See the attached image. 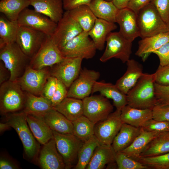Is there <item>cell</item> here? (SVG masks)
Instances as JSON below:
<instances>
[{"label":"cell","instance_id":"cell-2","mask_svg":"<svg viewBox=\"0 0 169 169\" xmlns=\"http://www.w3.org/2000/svg\"><path fill=\"white\" fill-rule=\"evenodd\" d=\"M155 73H143L126 95L127 105L134 108L152 109L157 104Z\"/></svg>","mask_w":169,"mask_h":169},{"label":"cell","instance_id":"cell-16","mask_svg":"<svg viewBox=\"0 0 169 169\" xmlns=\"http://www.w3.org/2000/svg\"><path fill=\"white\" fill-rule=\"evenodd\" d=\"M100 76L99 72L86 68L81 69L78 77L69 88L67 97L82 100L89 96Z\"/></svg>","mask_w":169,"mask_h":169},{"label":"cell","instance_id":"cell-18","mask_svg":"<svg viewBox=\"0 0 169 169\" xmlns=\"http://www.w3.org/2000/svg\"><path fill=\"white\" fill-rule=\"evenodd\" d=\"M37 162L42 169H66L65 164L57 149L54 137L43 145Z\"/></svg>","mask_w":169,"mask_h":169},{"label":"cell","instance_id":"cell-54","mask_svg":"<svg viewBox=\"0 0 169 169\" xmlns=\"http://www.w3.org/2000/svg\"><path fill=\"white\" fill-rule=\"evenodd\" d=\"M131 0H112V2L118 9L120 10L127 7Z\"/></svg>","mask_w":169,"mask_h":169},{"label":"cell","instance_id":"cell-34","mask_svg":"<svg viewBox=\"0 0 169 169\" xmlns=\"http://www.w3.org/2000/svg\"><path fill=\"white\" fill-rule=\"evenodd\" d=\"M26 98L22 111L27 114L34 115L44 113L54 107L50 102L44 97L25 92Z\"/></svg>","mask_w":169,"mask_h":169},{"label":"cell","instance_id":"cell-31","mask_svg":"<svg viewBox=\"0 0 169 169\" xmlns=\"http://www.w3.org/2000/svg\"><path fill=\"white\" fill-rule=\"evenodd\" d=\"M160 133L156 131H146L141 129L140 133L131 144L121 152L136 160L147 145Z\"/></svg>","mask_w":169,"mask_h":169},{"label":"cell","instance_id":"cell-7","mask_svg":"<svg viewBox=\"0 0 169 169\" xmlns=\"http://www.w3.org/2000/svg\"><path fill=\"white\" fill-rule=\"evenodd\" d=\"M105 50L100 58L102 62H105L112 58L126 63L132 53V42L125 38L120 32H111L108 35Z\"/></svg>","mask_w":169,"mask_h":169},{"label":"cell","instance_id":"cell-21","mask_svg":"<svg viewBox=\"0 0 169 169\" xmlns=\"http://www.w3.org/2000/svg\"><path fill=\"white\" fill-rule=\"evenodd\" d=\"M34 115L42 119L53 131L64 134H73L72 121L54 108L42 114Z\"/></svg>","mask_w":169,"mask_h":169},{"label":"cell","instance_id":"cell-58","mask_svg":"<svg viewBox=\"0 0 169 169\" xmlns=\"http://www.w3.org/2000/svg\"></svg>","mask_w":169,"mask_h":169},{"label":"cell","instance_id":"cell-41","mask_svg":"<svg viewBox=\"0 0 169 169\" xmlns=\"http://www.w3.org/2000/svg\"><path fill=\"white\" fill-rule=\"evenodd\" d=\"M115 161L118 169H149L141 163L127 156L121 151L116 152Z\"/></svg>","mask_w":169,"mask_h":169},{"label":"cell","instance_id":"cell-33","mask_svg":"<svg viewBox=\"0 0 169 169\" xmlns=\"http://www.w3.org/2000/svg\"><path fill=\"white\" fill-rule=\"evenodd\" d=\"M88 6L97 18L115 23L118 9L112 1L105 0H92Z\"/></svg>","mask_w":169,"mask_h":169},{"label":"cell","instance_id":"cell-37","mask_svg":"<svg viewBox=\"0 0 169 169\" xmlns=\"http://www.w3.org/2000/svg\"><path fill=\"white\" fill-rule=\"evenodd\" d=\"M19 25L18 21H11L4 15L0 17V47L16 41Z\"/></svg>","mask_w":169,"mask_h":169},{"label":"cell","instance_id":"cell-38","mask_svg":"<svg viewBox=\"0 0 169 169\" xmlns=\"http://www.w3.org/2000/svg\"><path fill=\"white\" fill-rule=\"evenodd\" d=\"M100 145L98 140L95 135L84 142L79 151L77 164L73 168L86 169L95 149Z\"/></svg>","mask_w":169,"mask_h":169},{"label":"cell","instance_id":"cell-53","mask_svg":"<svg viewBox=\"0 0 169 169\" xmlns=\"http://www.w3.org/2000/svg\"><path fill=\"white\" fill-rule=\"evenodd\" d=\"M10 73L6 67L3 62H0V84L9 80Z\"/></svg>","mask_w":169,"mask_h":169},{"label":"cell","instance_id":"cell-48","mask_svg":"<svg viewBox=\"0 0 169 169\" xmlns=\"http://www.w3.org/2000/svg\"><path fill=\"white\" fill-rule=\"evenodd\" d=\"M155 75V82L161 85H169V64L159 66Z\"/></svg>","mask_w":169,"mask_h":169},{"label":"cell","instance_id":"cell-12","mask_svg":"<svg viewBox=\"0 0 169 169\" xmlns=\"http://www.w3.org/2000/svg\"><path fill=\"white\" fill-rule=\"evenodd\" d=\"M50 76V67L35 69L29 66L17 81L24 91L40 96L48 78Z\"/></svg>","mask_w":169,"mask_h":169},{"label":"cell","instance_id":"cell-14","mask_svg":"<svg viewBox=\"0 0 169 169\" xmlns=\"http://www.w3.org/2000/svg\"><path fill=\"white\" fill-rule=\"evenodd\" d=\"M83 59L80 58H65L50 67V75L69 88L79 76Z\"/></svg>","mask_w":169,"mask_h":169},{"label":"cell","instance_id":"cell-47","mask_svg":"<svg viewBox=\"0 0 169 169\" xmlns=\"http://www.w3.org/2000/svg\"><path fill=\"white\" fill-rule=\"evenodd\" d=\"M58 80L55 77L50 76L44 86L41 96L50 102L56 90Z\"/></svg>","mask_w":169,"mask_h":169},{"label":"cell","instance_id":"cell-51","mask_svg":"<svg viewBox=\"0 0 169 169\" xmlns=\"http://www.w3.org/2000/svg\"><path fill=\"white\" fill-rule=\"evenodd\" d=\"M150 2V0H131L127 6L137 14L139 11Z\"/></svg>","mask_w":169,"mask_h":169},{"label":"cell","instance_id":"cell-50","mask_svg":"<svg viewBox=\"0 0 169 169\" xmlns=\"http://www.w3.org/2000/svg\"><path fill=\"white\" fill-rule=\"evenodd\" d=\"M92 0H63L64 9L69 11L83 5H89Z\"/></svg>","mask_w":169,"mask_h":169},{"label":"cell","instance_id":"cell-23","mask_svg":"<svg viewBox=\"0 0 169 169\" xmlns=\"http://www.w3.org/2000/svg\"><path fill=\"white\" fill-rule=\"evenodd\" d=\"M99 92L107 99L113 100L116 109L121 110L127 105L126 95L122 93L115 84L103 81H96L93 87L92 93Z\"/></svg>","mask_w":169,"mask_h":169},{"label":"cell","instance_id":"cell-40","mask_svg":"<svg viewBox=\"0 0 169 169\" xmlns=\"http://www.w3.org/2000/svg\"><path fill=\"white\" fill-rule=\"evenodd\" d=\"M136 161L149 169H169V152L157 156L140 157Z\"/></svg>","mask_w":169,"mask_h":169},{"label":"cell","instance_id":"cell-49","mask_svg":"<svg viewBox=\"0 0 169 169\" xmlns=\"http://www.w3.org/2000/svg\"><path fill=\"white\" fill-rule=\"evenodd\" d=\"M153 53L156 54L159 60V66L169 64V42L166 43Z\"/></svg>","mask_w":169,"mask_h":169},{"label":"cell","instance_id":"cell-17","mask_svg":"<svg viewBox=\"0 0 169 169\" xmlns=\"http://www.w3.org/2000/svg\"><path fill=\"white\" fill-rule=\"evenodd\" d=\"M83 31L79 24L70 17L68 11H66L57 23L51 38L60 50L67 42Z\"/></svg>","mask_w":169,"mask_h":169},{"label":"cell","instance_id":"cell-45","mask_svg":"<svg viewBox=\"0 0 169 169\" xmlns=\"http://www.w3.org/2000/svg\"><path fill=\"white\" fill-rule=\"evenodd\" d=\"M67 88L62 82L58 80L56 90L50 100L53 107L58 105L67 97L68 90Z\"/></svg>","mask_w":169,"mask_h":169},{"label":"cell","instance_id":"cell-55","mask_svg":"<svg viewBox=\"0 0 169 169\" xmlns=\"http://www.w3.org/2000/svg\"><path fill=\"white\" fill-rule=\"evenodd\" d=\"M11 127L6 122L0 123V132L1 133L8 130Z\"/></svg>","mask_w":169,"mask_h":169},{"label":"cell","instance_id":"cell-36","mask_svg":"<svg viewBox=\"0 0 169 169\" xmlns=\"http://www.w3.org/2000/svg\"><path fill=\"white\" fill-rule=\"evenodd\" d=\"M29 5V0H1L0 12L9 20L17 21L21 12Z\"/></svg>","mask_w":169,"mask_h":169},{"label":"cell","instance_id":"cell-15","mask_svg":"<svg viewBox=\"0 0 169 169\" xmlns=\"http://www.w3.org/2000/svg\"><path fill=\"white\" fill-rule=\"evenodd\" d=\"M17 21L19 26L30 27L50 36L54 33L57 26V23L47 16L28 8L21 12Z\"/></svg>","mask_w":169,"mask_h":169},{"label":"cell","instance_id":"cell-52","mask_svg":"<svg viewBox=\"0 0 169 169\" xmlns=\"http://www.w3.org/2000/svg\"><path fill=\"white\" fill-rule=\"evenodd\" d=\"M19 168L18 165L11 159L7 156H1L0 159V169H17Z\"/></svg>","mask_w":169,"mask_h":169},{"label":"cell","instance_id":"cell-29","mask_svg":"<svg viewBox=\"0 0 169 169\" xmlns=\"http://www.w3.org/2000/svg\"><path fill=\"white\" fill-rule=\"evenodd\" d=\"M116 152L111 146L100 145L95 149L86 169H103L115 161Z\"/></svg>","mask_w":169,"mask_h":169},{"label":"cell","instance_id":"cell-11","mask_svg":"<svg viewBox=\"0 0 169 169\" xmlns=\"http://www.w3.org/2000/svg\"><path fill=\"white\" fill-rule=\"evenodd\" d=\"M48 36L30 27L19 26L15 42L24 54L31 59Z\"/></svg>","mask_w":169,"mask_h":169},{"label":"cell","instance_id":"cell-8","mask_svg":"<svg viewBox=\"0 0 169 169\" xmlns=\"http://www.w3.org/2000/svg\"><path fill=\"white\" fill-rule=\"evenodd\" d=\"M97 49L88 32L83 31L67 42L60 50L64 58L88 59L95 56Z\"/></svg>","mask_w":169,"mask_h":169},{"label":"cell","instance_id":"cell-46","mask_svg":"<svg viewBox=\"0 0 169 169\" xmlns=\"http://www.w3.org/2000/svg\"><path fill=\"white\" fill-rule=\"evenodd\" d=\"M154 89L157 104H169V85H161L155 82Z\"/></svg>","mask_w":169,"mask_h":169},{"label":"cell","instance_id":"cell-43","mask_svg":"<svg viewBox=\"0 0 169 169\" xmlns=\"http://www.w3.org/2000/svg\"><path fill=\"white\" fill-rule=\"evenodd\" d=\"M152 118L169 122V104H156L152 109Z\"/></svg>","mask_w":169,"mask_h":169},{"label":"cell","instance_id":"cell-19","mask_svg":"<svg viewBox=\"0 0 169 169\" xmlns=\"http://www.w3.org/2000/svg\"><path fill=\"white\" fill-rule=\"evenodd\" d=\"M115 23L120 27L119 32L126 39L132 42L141 37L137 24V14L131 9L126 8L119 10Z\"/></svg>","mask_w":169,"mask_h":169},{"label":"cell","instance_id":"cell-27","mask_svg":"<svg viewBox=\"0 0 169 169\" xmlns=\"http://www.w3.org/2000/svg\"><path fill=\"white\" fill-rule=\"evenodd\" d=\"M120 117L123 123L141 127L146 121L152 118V109H137L127 105L121 110Z\"/></svg>","mask_w":169,"mask_h":169},{"label":"cell","instance_id":"cell-26","mask_svg":"<svg viewBox=\"0 0 169 169\" xmlns=\"http://www.w3.org/2000/svg\"><path fill=\"white\" fill-rule=\"evenodd\" d=\"M141 131V127H136L123 123L113 141L111 146L116 152L122 151L131 144Z\"/></svg>","mask_w":169,"mask_h":169},{"label":"cell","instance_id":"cell-3","mask_svg":"<svg viewBox=\"0 0 169 169\" xmlns=\"http://www.w3.org/2000/svg\"><path fill=\"white\" fill-rule=\"evenodd\" d=\"M0 59L10 72L9 80L15 81L24 74L29 66L31 59L15 42L0 47Z\"/></svg>","mask_w":169,"mask_h":169},{"label":"cell","instance_id":"cell-9","mask_svg":"<svg viewBox=\"0 0 169 169\" xmlns=\"http://www.w3.org/2000/svg\"><path fill=\"white\" fill-rule=\"evenodd\" d=\"M121 110L116 109L105 119L95 124L94 135L100 145H111L123 124L121 119Z\"/></svg>","mask_w":169,"mask_h":169},{"label":"cell","instance_id":"cell-44","mask_svg":"<svg viewBox=\"0 0 169 169\" xmlns=\"http://www.w3.org/2000/svg\"><path fill=\"white\" fill-rule=\"evenodd\" d=\"M155 7L161 18L169 25V0H150Z\"/></svg>","mask_w":169,"mask_h":169},{"label":"cell","instance_id":"cell-24","mask_svg":"<svg viewBox=\"0 0 169 169\" xmlns=\"http://www.w3.org/2000/svg\"><path fill=\"white\" fill-rule=\"evenodd\" d=\"M30 5L36 11L57 23L64 12L63 0H29Z\"/></svg>","mask_w":169,"mask_h":169},{"label":"cell","instance_id":"cell-1","mask_svg":"<svg viewBox=\"0 0 169 169\" xmlns=\"http://www.w3.org/2000/svg\"><path fill=\"white\" fill-rule=\"evenodd\" d=\"M26 114L22 111L7 114L5 122L17 133L22 143L24 155L27 159L37 162L40 150L39 143L37 141L28 125Z\"/></svg>","mask_w":169,"mask_h":169},{"label":"cell","instance_id":"cell-39","mask_svg":"<svg viewBox=\"0 0 169 169\" xmlns=\"http://www.w3.org/2000/svg\"><path fill=\"white\" fill-rule=\"evenodd\" d=\"M72 122L73 134L83 142L87 141L94 135L95 124L84 115Z\"/></svg>","mask_w":169,"mask_h":169},{"label":"cell","instance_id":"cell-42","mask_svg":"<svg viewBox=\"0 0 169 169\" xmlns=\"http://www.w3.org/2000/svg\"><path fill=\"white\" fill-rule=\"evenodd\" d=\"M141 127L146 131L160 133L169 131V122L158 121L152 118L146 121Z\"/></svg>","mask_w":169,"mask_h":169},{"label":"cell","instance_id":"cell-56","mask_svg":"<svg viewBox=\"0 0 169 169\" xmlns=\"http://www.w3.org/2000/svg\"><path fill=\"white\" fill-rule=\"evenodd\" d=\"M106 1H108V2H111L112 1V0H105Z\"/></svg>","mask_w":169,"mask_h":169},{"label":"cell","instance_id":"cell-28","mask_svg":"<svg viewBox=\"0 0 169 169\" xmlns=\"http://www.w3.org/2000/svg\"><path fill=\"white\" fill-rule=\"evenodd\" d=\"M26 118L32 132L40 144L44 145L53 137V131L42 119L27 114Z\"/></svg>","mask_w":169,"mask_h":169},{"label":"cell","instance_id":"cell-13","mask_svg":"<svg viewBox=\"0 0 169 169\" xmlns=\"http://www.w3.org/2000/svg\"><path fill=\"white\" fill-rule=\"evenodd\" d=\"M82 100L83 115L95 124L105 119L113 111V105L100 94L88 96Z\"/></svg>","mask_w":169,"mask_h":169},{"label":"cell","instance_id":"cell-20","mask_svg":"<svg viewBox=\"0 0 169 169\" xmlns=\"http://www.w3.org/2000/svg\"><path fill=\"white\" fill-rule=\"evenodd\" d=\"M126 64L125 73L115 84L125 95L135 85L144 73L142 65L135 60L130 59Z\"/></svg>","mask_w":169,"mask_h":169},{"label":"cell","instance_id":"cell-10","mask_svg":"<svg viewBox=\"0 0 169 169\" xmlns=\"http://www.w3.org/2000/svg\"><path fill=\"white\" fill-rule=\"evenodd\" d=\"M64 58L51 36H48L36 54L31 59L29 66L35 69L51 67Z\"/></svg>","mask_w":169,"mask_h":169},{"label":"cell","instance_id":"cell-22","mask_svg":"<svg viewBox=\"0 0 169 169\" xmlns=\"http://www.w3.org/2000/svg\"><path fill=\"white\" fill-rule=\"evenodd\" d=\"M140 40L135 54L145 61L150 55L169 42V32L147 37Z\"/></svg>","mask_w":169,"mask_h":169},{"label":"cell","instance_id":"cell-59","mask_svg":"<svg viewBox=\"0 0 169 169\" xmlns=\"http://www.w3.org/2000/svg\"></svg>","mask_w":169,"mask_h":169},{"label":"cell","instance_id":"cell-57","mask_svg":"<svg viewBox=\"0 0 169 169\" xmlns=\"http://www.w3.org/2000/svg\"><path fill=\"white\" fill-rule=\"evenodd\" d=\"M168 32H169V25H168Z\"/></svg>","mask_w":169,"mask_h":169},{"label":"cell","instance_id":"cell-5","mask_svg":"<svg viewBox=\"0 0 169 169\" xmlns=\"http://www.w3.org/2000/svg\"><path fill=\"white\" fill-rule=\"evenodd\" d=\"M137 24L142 38L168 32L167 25L151 2L137 14Z\"/></svg>","mask_w":169,"mask_h":169},{"label":"cell","instance_id":"cell-32","mask_svg":"<svg viewBox=\"0 0 169 169\" xmlns=\"http://www.w3.org/2000/svg\"><path fill=\"white\" fill-rule=\"evenodd\" d=\"M169 152V131L160 133L147 145L140 157L153 156Z\"/></svg>","mask_w":169,"mask_h":169},{"label":"cell","instance_id":"cell-4","mask_svg":"<svg viewBox=\"0 0 169 169\" xmlns=\"http://www.w3.org/2000/svg\"><path fill=\"white\" fill-rule=\"evenodd\" d=\"M25 92L17 81H7L0 85L1 114L21 111L23 110L26 100Z\"/></svg>","mask_w":169,"mask_h":169},{"label":"cell","instance_id":"cell-6","mask_svg":"<svg viewBox=\"0 0 169 169\" xmlns=\"http://www.w3.org/2000/svg\"><path fill=\"white\" fill-rule=\"evenodd\" d=\"M57 149L62 157L66 169H70L76 165L79 151L84 142L73 134H64L53 131Z\"/></svg>","mask_w":169,"mask_h":169},{"label":"cell","instance_id":"cell-35","mask_svg":"<svg viewBox=\"0 0 169 169\" xmlns=\"http://www.w3.org/2000/svg\"><path fill=\"white\" fill-rule=\"evenodd\" d=\"M67 11L83 31L86 32L93 28L97 18L87 5H81Z\"/></svg>","mask_w":169,"mask_h":169},{"label":"cell","instance_id":"cell-25","mask_svg":"<svg viewBox=\"0 0 169 169\" xmlns=\"http://www.w3.org/2000/svg\"><path fill=\"white\" fill-rule=\"evenodd\" d=\"M117 28L115 23L97 18L93 27L88 33L97 49L101 51L104 48L108 35Z\"/></svg>","mask_w":169,"mask_h":169},{"label":"cell","instance_id":"cell-30","mask_svg":"<svg viewBox=\"0 0 169 169\" xmlns=\"http://www.w3.org/2000/svg\"><path fill=\"white\" fill-rule=\"evenodd\" d=\"M54 108L71 121L84 115L82 100L67 97Z\"/></svg>","mask_w":169,"mask_h":169}]
</instances>
